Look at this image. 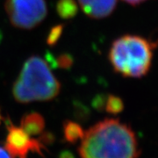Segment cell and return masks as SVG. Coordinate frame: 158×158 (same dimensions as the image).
Instances as JSON below:
<instances>
[{
	"label": "cell",
	"instance_id": "12",
	"mask_svg": "<svg viewBox=\"0 0 158 158\" xmlns=\"http://www.w3.org/2000/svg\"><path fill=\"white\" fill-rule=\"evenodd\" d=\"M56 66L62 69H69L74 63L73 56L68 53H62L56 58Z\"/></svg>",
	"mask_w": 158,
	"mask_h": 158
},
{
	"label": "cell",
	"instance_id": "7",
	"mask_svg": "<svg viewBox=\"0 0 158 158\" xmlns=\"http://www.w3.org/2000/svg\"><path fill=\"white\" fill-rule=\"evenodd\" d=\"M20 127L30 136L38 135L45 129V119L36 112L26 113L20 120Z\"/></svg>",
	"mask_w": 158,
	"mask_h": 158
},
{
	"label": "cell",
	"instance_id": "4",
	"mask_svg": "<svg viewBox=\"0 0 158 158\" xmlns=\"http://www.w3.org/2000/svg\"><path fill=\"white\" fill-rule=\"evenodd\" d=\"M5 8L11 25L20 29L37 27L48 12L45 0H6Z\"/></svg>",
	"mask_w": 158,
	"mask_h": 158
},
{
	"label": "cell",
	"instance_id": "9",
	"mask_svg": "<svg viewBox=\"0 0 158 158\" xmlns=\"http://www.w3.org/2000/svg\"><path fill=\"white\" fill-rule=\"evenodd\" d=\"M56 12L63 19H70L76 17L78 12V6L76 0H58Z\"/></svg>",
	"mask_w": 158,
	"mask_h": 158
},
{
	"label": "cell",
	"instance_id": "6",
	"mask_svg": "<svg viewBox=\"0 0 158 158\" xmlns=\"http://www.w3.org/2000/svg\"><path fill=\"white\" fill-rule=\"evenodd\" d=\"M78 2L85 14L96 19L111 15L117 5V0H78Z\"/></svg>",
	"mask_w": 158,
	"mask_h": 158
},
{
	"label": "cell",
	"instance_id": "13",
	"mask_svg": "<svg viewBox=\"0 0 158 158\" xmlns=\"http://www.w3.org/2000/svg\"><path fill=\"white\" fill-rule=\"evenodd\" d=\"M106 98L107 96L105 94H98L93 98L91 101V106L95 110L98 112H103L105 111L106 107Z\"/></svg>",
	"mask_w": 158,
	"mask_h": 158
},
{
	"label": "cell",
	"instance_id": "3",
	"mask_svg": "<svg viewBox=\"0 0 158 158\" xmlns=\"http://www.w3.org/2000/svg\"><path fill=\"white\" fill-rule=\"evenodd\" d=\"M152 45L145 38L127 34L115 40L109 61L115 72L125 77L140 78L147 75L152 62Z\"/></svg>",
	"mask_w": 158,
	"mask_h": 158
},
{
	"label": "cell",
	"instance_id": "8",
	"mask_svg": "<svg viewBox=\"0 0 158 158\" xmlns=\"http://www.w3.org/2000/svg\"><path fill=\"white\" fill-rule=\"evenodd\" d=\"M62 134L64 141L70 144L80 141L85 135V130L78 123L70 119H66L62 123Z\"/></svg>",
	"mask_w": 158,
	"mask_h": 158
},
{
	"label": "cell",
	"instance_id": "16",
	"mask_svg": "<svg viewBox=\"0 0 158 158\" xmlns=\"http://www.w3.org/2000/svg\"><path fill=\"white\" fill-rule=\"evenodd\" d=\"M0 158H11L5 148L0 147Z\"/></svg>",
	"mask_w": 158,
	"mask_h": 158
},
{
	"label": "cell",
	"instance_id": "11",
	"mask_svg": "<svg viewBox=\"0 0 158 158\" xmlns=\"http://www.w3.org/2000/svg\"><path fill=\"white\" fill-rule=\"evenodd\" d=\"M63 29H64V25H62V24L54 26L50 29L49 33L47 36V44L48 46H51V47L56 45L62 36V33H63Z\"/></svg>",
	"mask_w": 158,
	"mask_h": 158
},
{
	"label": "cell",
	"instance_id": "5",
	"mask_svg": "<svg viewBox=\"0 0 158 158\" xmlns=\"http://www.w3.org/2000/svg\"><path fill=\"white\" fill-rule=\"evenodd\" d=\"M7 135L4 148L9 153L11 158H27L30 152L44 156L47 148L39 139H33L21 127L13 126L11 122L6 123Z\"/></svg>",
	"mask_w": 158,
	"mask_h": 158
},
{
	"label": "cell",
	"instance_id": "17",
	"mask_svg": "<svg viewBox=\"0 0 158 158\" xmlns=\"http://www.w3.org/2000/svg\"><path fill=\"white\" fill-rule=\"evenodd\" d=\"M123 1L127 2L129 5H132V6H138V5H140V4L147 1V0H123Z\"/></svg>",
	"mask_w": 158,
	"mask_h": 158
},
{
	"label": "cell",
	"instance_id": "18",
	"mask_svg": "<svg viewBox=\"0 0 158 158\" xmlns=\"http://www.w3.org/2000/svg\"><path fill=\"white\" fill-rule=\"evenodd\" d=\"M0 119H1V115H0Z\"/></svg>",
	"mask_w": 158,
	"mask_h": 158
},
{
	"label": "cell",
	"instance_id": "14",
	"mask_svg": "<svg viewBox=\"0 0 158 158\" xmlns=\"http://www.w3.org/2000/svg\"><path fill=\"white\" fill-rule=\"evenodd\" d=\"M38 139H39L40 141L46 147L47 145L52 144L54 142V141H55V136L50 132H44L43 131L41 133V135L40 136Z\"/></svg>",
	"mask_w": 158,
	"mask_h": 158
},
{
	"label": "cell",
	"instance_id": "10",
	"mask_svg": "<svg viewBox=\"0 0 158 158\" xmlns=\"http://www.w3.org/2000/svg\"><path fill=\"white\" fill-rule=\"evenodd\" d=\"M124 109V104L119 97L115 95H108L106 103L105 111L110 114H118Z\"/></svg>",
	"mask_w": 158,
	"mask_h": 158
},
{
	"label": "cell",
	"instance_id": "2",
	"mask_svg": "<svg viewBox=\"0 0 158 158\" xmlns=\"http://www.w3.org/2000/svg\"><path fill=\"white\" fill-rule=\"evenodd\" d=\"M61 84L51 72L45 60L37 56L25 62L13 84L12 95L20 104L35 101H49L58 96Z\"/></svg>",
	"mask_w": 158,
	"mask_h": 158
},
{
	"label": "cell",
	"instance_id": "15",
	"mask_svg": "<svg viewBox=\"0 0 158 158\" xmlns=\"http://www.w3.org/2000/svg\"><path fill=\"white\" fill-rule=\"evenodd\" d=\"M58 158H75L73 153L70 152L69 150H62V152L59 154Z\"/></svg>",
	"mask_w": 158,
	"mask_h": 158
},
{
	"label": "cell",
	"instance_id": "1",
	"mask_svg": "<svg viewBox=\"0 0 158 158\" xmlns=\"http://www.w3.org/2000/svg\"><path fill=\"white\" fill-rule=\"evenodd\" d=\"M80 141V158H138L140 155L135 132L118 118L98 121Z\"/></svg>",
	"mask_w": 158,
	"mask_h": 158
}]
</instances>
